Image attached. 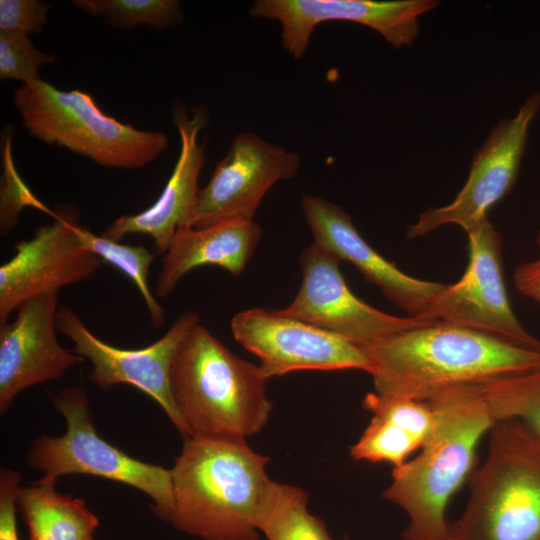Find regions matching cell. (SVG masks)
<instances>
[{"label":"cell","mask_w":540,"mask_h":540,"mask_svg":"<svg viewBox=\"0 0 540 540\" xmlns=\"http://www.w3.org/2000/svg\"><path fill=\"white\" fill-rule=\"evenodd\" d=\"M360 349L370 363L376 393L419 401L450 387L480 385L540 368V350L441 321Z\"/></svg>","instance_id":"1"},{"label":"cell","mask_w":540,"mask_h":540,"mask_svg":"<svg viewBox=\"0 0 540 540\" xmlns=\"http://www.w3.org/2000/svg\"><path fill=\"white\" fill-rule=\"evenodd\" d=\"M427 401L434 430L417 456L393 468L382 494L408 516L404 540H448L446 507L471 472L477 444L496 422L478 385L450 387Z\"/></svg>","instance_id":"2"},{"label":"cell","mask_w":540,"mask_h":540,"mask_svg":"<svg viewBox=\"0 0 540 540\" xmlns=\"http://www.w3.org/2000/svg\"><path fill=\"white\" fill-rule=\"evenodd\" d=\"M270 458L246 440L184 438L170 469V522L202 540H258V507Z\"/></svg>","instance_id":"3"},{"label":"cell","mask_w":540,"mask_h":540,"mask_svg":"<svg viewBox=\"0 0 540 540\" xmlns=\"http://www.w3.org/2000/svg\"><path fill=\"white\" fill-rule=\"evenodd\" d=\"M266 381L259 366L235 355L200 322L194 325L170 372L185 438L246 440L262 431L273 409Z\"/></svg>","instance_id":"4"},{"label":"cell","mask_w":540,"mask_h":540,"mask_svg":"<svg viewBox=\"0 0 540 540\" xmlns=\"http://www.w3.org/2000/svg\"><path fill=\"white\" fill-rule=\"evenodd\" d=\"M489 439L448 540H540V438L522 422L504 419Z\"/></svg>","instance_id":"5"},{"label":"cell","mask_w":540,"mask_h":540,"mask_svg":"<svg viewBox=\"0 0 540 540\" xmlns=\"http://www.w3.org/2000/svg\"><path fill=\"white\" fill-rule=\"evenodd\" d=\"M13 102L31 136L103 167H144L169 144L162 131L139 130L120 122L105 114L89 93L78 89L65 91L40 80L18 88Z\"/></svg>","instance_id":"6"},{"label":"cell","mask_w":540,"mask_h":540,"mask_svg":"<svg viewBox=\"0 0 540 540\" xmlns=\"http://www.w3.org/2000/svg\"><path fill=\"white\" fill-rule=\"evenodd\" d=\"M53 403L65 418L66 432L59 437L35 439L27 464L53 480L68 474H88L134 487L151 498L152 510L160 520L170 522V470L139 461L98 436L87 394L80 386L64 388Z\"/></svg>","instance_id":"7"},{"label":"cell","mask_w":540,"mask_h":540,"mask_svg":"<svg viewBox=\"0 0 540 540\" xmlns=\"http://www.w3.org/2000/svg\"><path fill=\"white\" fill-rule=\"evenodd\" d=\"M540 110V91H533L513 117L500 120L472 160L465 185L448 205L422 212L407 230L408 238L456 224L465 232L488 219L487 213L513 188L520 170L529 128Z\"/></svg>","instance_id":"8"},{"label":"cell","mask_w":540,"mask_h":540,"mask_svg":"<svg viewBox=\"0 0 540 540\" xmlns=\"http://www.w3.org/2000/svg\"><path fill=\"white\" fill-rule=\"evenodd\" d=\"M340 260L315 243L300 254L302 281L292 302L275 311L339 336L359 348L435 321L396 317L361 299L348 287Z\"/></svg>","instance_id":"9"},{"label":"cell","mask_w":540,"mask_h":540,"mask_svg":"<svg viewBox=\"0 0 540 540\" xmlns=\"http://www.w3.org/2000/svg\"><path fill=\"white\" fill-rule=\"evenodd\" d=\"M199 322L196 312L186 311L149 346L122 349L96 337L70 307L59 305L56 314L57 329L73 342V352L91 363L89 378L92 383L102 390L118 384L138 388L160 405L183 438L186 431L173 400L170 372L180 342Z\"/></svg>","instance_id":"10"},{"label":"cell","mask_w":540,"mask_h":540,"mask_svg":"<svg viewBox=\"0 0 540 540\" xmlns=\"http://www.w3.org/2000/svg\"><path fill=\"white\" fill-rule=\"evenodd\" d=\"M469 262L454 284H446L425 316L506 338L540 350V340L531 335L514 314L502 271V246L488 219L469 229Z\"/></svg>","instance_id":"11"},{"label":"cell","mask_w":540,"mask_h":540,"mask_svg":"<svg viewBox=\"0 0 540 540\" xmlns=\"http://www.w3.org/2000/svg\"><path fill=\"white\" fill-rule=\"evenodd\" d=\"M300 167L298 153L252 132L237 134L207 185L199 190L189 227L253 221L266 193L276 183L294 178Z\"/></svg>","instance_id":"12"},{"label":"cell","mask_w":540,"mask_h":540,"mask_svg":"<svg viewBox=\"0 0 540 540\" xmlns=\"http://www.w3.org/2000/svg\"><path fill=\"white\" fill-rule=\"evenodd\" d=\"M51 214L54 222L18 242L14 256L0 266V325L25 301L93 278L102 265L74 232L76 209L61 207Z\"/></svg>","instance_id":"13"},{"label":"cell","mask_w":540,"mask_h":540,"mask_svg":"<svg viewBox=\"0 0 540 540\" xmlns=\"http://www.w3.org/2000/svg\"><path fill=\"white\" fill-rule=\"evenodd\" d=\"M231 332L260 361L267 379L299 370L360 369L369 373L363 351L347 340L275 309L250 308L231 320Z\"/></svg>","instance_id":"14"},{"label":"cell","mask_w":540,"mask_h":540,"mask_svg":"<svg viewBox=\"0 0 540 540\" xmlns=\"http://www.w3.org/2000/svg\"><path fill=\"white\" fill-rule=\"evenodd\" d=\"M438 5L437 0H256L249 12L254 18L278 21L284 49L299 59L315 28L328 21L358 23L378 32L394 48L412 47L420 16Z\"/></svg>","instance_id":"15"},{"label":"cell","mask_w":540,"mask_h":540,"mask_svg":"<svg viewBox=\"0 0 540 540\" xmlns=\"http://www.w3.org/2000/svg\"><path fill=\"white\" fill-rule=\"evenodd\" d=\"M58 293L21 304L13 321L0 325V412L24 389L62 378L82 357L56 337Z\"/></svg>","instance_id":"16"},{"label":"cell","mask_w":540,"mask_h":540,"mask_svg":"<svg viewBox=\"0 0 540 540\" xmlns=\"http://www.w3.org/2000/svg\"><path fill=\"white\" fill-rule=\"evenodd\" d=\"M301 208L314 242L340 261L353 264L409 317L425 320L446 284L409 276L383 258L360 235L350 215L319 196L305 194Z\"/></svg>","instance_id":"17"},{"label":"cell","mask_w":540,"mask_h":540,"mask_svg":"<svg viewBox=\"0 0 540 540\" xmlns=\"http://www.w3.org/2000/svg\"><path fill=\"white\" fill-rule=\"evenodd\" d=\"M171 111L181 147L165 187L149 208L137 214L118 217L102 234L115 241L128 234L149 235L159 255L167 251L178 229L190 225L200 190L198 179L204 163L205 145L199 144L198 137L207 126L209 116L205 107H194L189 113L179 101Z\"/></svg>","instance_id":"18"},{"label":"cell","mask_w":540,"mask_h":540,"mask_svg":"<svg viewBox=\"0 0 540 540\" xmlns=\"http://www.w3.org/2000/svg\"><path fill=\"white\" fill-rule=\"evenodd\" d=\"M261 235L262 229L254 220L178 229L162 258L156 296L164 298L170 295L188 272L202 265H216L233 276H239Z\"/></svg>","instance_id":"19"},{"label":"cell","mask_w":540,"mask_h":540,"mask_svg":"<svg viewBox=\"0 0 540 540\" xmlns=\"http://www.w3.org/2000/svg\"><path fill=\"white\" fill-rule=\"evenodd\" d=\"M56 480L42 477L20 487L17 507L29 540H94L99 520L85 501L58 492Z\"/></svg>","instance_id":"20"},{"label":"cell","mask_w":540,"mask_h":540,"mask_svg":"<svg viewBox=\"0 0 540 540\" xmlns=\"http://www.w3.org/2000/svg\"><path fill=\"white\" fill-rule=\"evenodd\" d=\"M302 488L270 479L256 516V527L268 540H333L325 523L308 510Z\"/></svg>","instance_id":"21"},{"label":"cell","mask_w":540,"mask_h":540,"mask_svg":"<svg viewBox=\"0 0 540 540\" xmlns=\"http://www.w3.org/2000/svg\"><path fill=\"white\" fill-rule=\"evenodd\" d=\"M74 232L83 248L117 268L133 282L146 304L153 326L161 328L165 324V310L157 302L148 283L155 255L142 245L122 244L96 235L79 222L75 223Z\"/></svg>","instance_id":"22"},{"label":"cell","mask_w":540,"mask_h":540,"mask_svg":"<svg viewBox=\"0 0 540 540\" xmlns=\"http://www.w3.org/2000/svg\"><path fill=\"white\" fill-rule=\"evenodd\" d=\"M495 419H516L540 438V368L478 385Z\"/></svg>","instance_id":"23"},{"label":"cell","mask_w":540,"mask_h":540,"mask_svg":"<svg viewBox=\"0 0 540 540\" xmlns=\"http://www.w3.org/2000/svg\"><path fill=\"white\" fill-rule=\"evenodd\" d=\"M72 3L90 16H102L114 28L146 25L162 31L183 20L177 0H74Z\"/></svg>","instance_id":"24"},{"label":"cell","mask_w":540,"mask_h":540,"mask_svg":"<svg viewBox=\"0 0 540 540\" xmlns=\"http://www.w3.org/2000/svg\"><path fill=\"white\" fill-rule=\"evenodd\" d=\"M424 441L402 427L372 416L369 425L350 448V456L356 461L390 463L401 466L407 458L419 450Z\"/></svg>","instance_id":"25"},{"label":"cell","mask_w":540,"mask_h":540,"mask_svg":"<svg viewBox=\"0 0 540 540\" xmlns=\"http://www.w3.org/2000/svg\"><path fill=\"white\" fill-rule=\"evenodd\" d=\"M55 54L37 49L28 34L0 31V79L17 80L29 85L42 80L39 68L53 63Z\"/></svg>","instance_id":"26"},{"label":"cell","mask_w":540,"mask_h":540,"mask_svg":"<svg viewBox=\"0 0 540 540\" xmlns=\"http://www.w3.org/2000/svg\"><path fill=\"white\" fill-rule=\"evenodd\" d=\"M363 407L373 416L388 420L424 442L434 430L436 418L428 401L392 397L370 392L363 398Z\"/></svg>","instance_id":"27"},{"label":"cell","mask_w":540,"mask_h":540,"mask_svg":"<svg viewBox=\"0 0 540 540\" xmlns=\"http://www.w3.org/2000/svg\"><path fill=\"white\" fill-rule=\"evenodd\" d=\"M50 8L39 0H0V31L40 33Z\"/></svg>","instance_id":"28"},{"label":"cell","mask_w":540,"mask_h":540,"mask_svg":"<svg viewBox=\"0 0 540 540\" xmlns=\"http://www.w3.org/2000/svg\"><path fill=\"white\" fill-rule=\"evenodd\" d=\"M10 142V141H9ZM5 146V162H4V180L5 185L2 186L1 194V231L6 233L17 222V216L21 208L25 205H33L41 209H45L34 196L29 192L27 187L22 183L17 171L14 168L10 143Z\"/></svg>","instance_id":"29"},{"label":"cell","mask_w":540,"mask_h":540,"mask_svg":"<svg viewBox=\"0 0 540 540\" xmlns=\"http://www.w3.org/2000/svg\"><path fill=\"white\" fill-rule=\"evenodd\" d=\"M21 475L7 467L0 469V540H19L17 534V495Z\"/></svg>","instance_id":"30"},{"label":"cell","mask_w":540,"mask_h":540,"mask_svg":"<svg viewBox=\"0 0 540 540\" xmlns=\"http://www.w3.org/2000/svg\"><path fill=\"white\" fill-rule=\"evenodd\" d=\"M513 280L518 292L540 303V258L519 265Z\"/></svg>","instance_id":"31"},{"label":"cell","mask_w":540,"mask_h":540,"mask_svg":"<svg viewBox=\"0 0 540 540\" xmlns=\"http://www.w3.org/2000/svg\"><path fill=\"white\" fill-rule=\"evenodd\" d=\"M537 243H538V245L540 247V230H539V233H538Z\"/></svg>","instance_id":"32"},{"label":"cell","mask_w":540,"mask_h":540,"mask_svg":"<svg viewBox=\"0 0 540 540\" xmlns=\"http://www.w3.org/2000/svg\"><path fill=\"white\" fill-rule=\"evenodd\" d=\"M344 540H350L348 537H345Z\"/></svg>","instance_id":"33"}]
</instances>
